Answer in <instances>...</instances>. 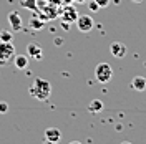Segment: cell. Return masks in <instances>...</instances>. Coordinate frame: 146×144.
I'll use <instances>...</instances> for the list:
<instances>
[{
  "label": "cell",
  "instance_id": "cell-13",
  "mask_svg": "<svg viewBox=\"0 0 146 144\" xmlns=\"http://www.w3.org/2000/svg\"><path fill=\"white\" fill-rule=\"evenodd\" d=\"M20 3H22V7H25V9H28V10H35L36 12V0H22Z\"/></svg>",
  "mask_w": 146,
  "mask_h": 144
},
{
  "label": "cell",
  "instance_id": "cell-15",
  "mask_svg": "<svg viewBox=\"0 0 146 144\" xmlns=\"http://www.w3.org/2000/svg\"><path fill=\"white\" fill-rule=\"evenodd\" d=\"M30 27L33 28V30H42L43 28V22L42 20H38V18H30Z\"/></svg>",
  "mask_w": 146,
  "mask_h": 144
},
{
  "label": "cell",
  "instance_id": "cell-11",
  "mask_svg": "<svg viewBox=\"0 0 146 144\" xmlns=\"http://www.w3.org/2000/svg\"><path fill=\"white\" fill-rule=\"evenodd\" d=\"M131 88L136 91H145L146 90V78L145 76H135L131 80Z\"/></svg>",
  "mask_w": 146,
  "mask_h": 144
},
{
  "label": "cell",
  "instance_id": "cell-14",
  "mask_svg": "<svg viewBox=\"0 0 146 144\" xmlns=\"http://www.w3.org/2000/svg\"><path fill=\"white\" fill-rule=\"evenodd\" d=\"M12 40H13L12 32H9V30H2L0 32V42H12Z\"/></svg>",
  "mask_w": 146,
  "mask_h": 144
},
{
  "label": "cell",
  "instance_id": "cell-12",
  "mask_svg": "<svg viewBox=\"0 0 146 144\" xmlns=\"http://www.w3.org/2000/svg\"><path fill=\"white\" fill-rule=\"evenodd\" d=\"M101 109H103V101H101V99H93L90 104H88V111L93 113V114L100 113Z\"/></svg>",
  "mask_w": 146,
  "mask_h": 144
},
{
  "label": "cell",
  "instance_id": "cell-4",
  "mask_svg": "<svg viewBox=\"0 0 146 144\" xmlns=\"http://www.w3.org/2000/svg\"><path fill=\"white\" fill-rule=\"evenodd\" d=\"M58 15H60V18H62V22H66V23H75V20H76V17H78V12L75 10V7H72V5L68 3V5H65V7L60 9Z\"/></svg>",
  "mask_w": 146,
  "mask_h": 144
},
{
  "label": "cell",
  "instance_id": "cell-17",
  "mask_svg": "<svg viewBox=\"0 0 146 144\" xmlns=\"http://www.w3.org/2000/svg\"><path fill=\"white\" fill-rule=\"evenodd\" d=\"M0 113H2V114L9 113V103H7V101H0Z\"/></svg>",
  "mask_w": 146,
  "mask_h": 144
},
{
  "label": "cell",
  "instance_id": "cell-8",
  "mask_svg": "<svg viewBox=\"0 0 146 144\" xmlns=\"http://www.w3.org/2000/svg\"><path fill=\"white\" fill-rule=\"evenodd\" d=\"M110 53L113 55L115 58H123V56L128 53V48H126L125 43H121V42H115V43L110 45Z\"/></svg>",
  "mask_w": 146,
  "mask_h": 144
},
{
  "label": "cell",
  "instance_id": "cell-10",
  "mask_svg": "<svg viewBox=\"0 0 146 144\" xmlns=\"http://www.w3.org/2000/svg\"><path fill=\"white\" fill-rule=\"evenodd\" d=\"M13 63L17 70H25L28 66V55H15L13 56Z\"/></svg>",
  "mask_w": 146,
  "mask_h": 144
},
{
  "label": "cell",
  "instance_id": "cell-18",
  "mask_svg": "<svg viewBox=\"0 0 146 144\" xmlns=\"http://www.w3.org/2000/svg\"><path fill=\"white\" fill-rule=\"evenodd\" d=\"M98 5H100V9H106L110 3H111V0H95Z\"/></svg>",
  "mask_w": 146,
  "mask_h": 144
},
{
  "label": "cell",
  "instance_id": "cell-6",
  "mask_svg": "<svg viewBox=\"0 0 146 144\" xmlns=\"http://www.w3.org/2000/svg\"><path fill=\"white\" fill-rule=\"evenodd\" d=\"M7 20H9V25L12 27V32H20V30H22V27H23L22 15L18 13L17 10H12V12H9Z\"/></svg>",
  "mask_w": 146,
  "mask_h": 144
},
{
  "label": "cell",
  "instance_id": "cell-5",
  "mask_svg": "<svg viewBox=\"0 0 146 144\" xmlns=\"http://www.w3.org/2000/svg\"><path fill=\"white\" fill-rule=\"evenodd\" d=\"M75 22H76V28L80 32H83V33H88L95 27V22H93V18L90 15H78Z\"/></svg>",
  "mask_w": 146,
  "mask_h": 144
},
{
  "label": "cell",
  "instance_id": "cell-21",
  "mask_svg": "<svg viewBox=\"0 0 146 144\" xmlns=\"http://www.w3.org/2000/svg\"><path fill=\"white\" fill-rule=\"evenodd\" d=\"M133 2H136V3H141V2H143V0H133Z\"/></svg>",
  "mask_w": 146,
  "mask_h": 144
},
{
  "label": "cell",
  "instance_id": "cell-7",
  "mask_svg": "<svg viewBox=\"0 0 146 144\" xmlns=\"http://www.w3.org/2000/svg\"><path fill=\"white\" fill-rule=\"evenodd\" d=\"M27 55L28 58H33V60H42L43 58V46L36 42H30L27 45Z\"/></svg>",
  "mask_w": 146,
  "mask_h": 144
},
{
  "label": "cell",
  "instance_id": "cell-2",
  "mask_svg": "<svg viewBox=\"0 0 146 144\" xmlns=\"http://www.w3.org/2000/svg\"><path fill=\"white\" fill-rule=\"evenodd\" d=\"M15 56V46L12 42H0V66L9 65V61Z\"/></svg>",
  "mask_w": 146,
  "mask_h": 144
},
{
  "label": "cell",
  "instance_id": "cell-16",
  "mask_svg": "<svg viewBox=\"0 0 146 144\" xmlns=\"http://www.w3.org/2000/svg\"><path fill=\"white\" fill-rule=\"evenodd\" d=\"M88 9H90V12H98L100 10V5L95 0H88Z\"/></svg>",
  "mask_w": 146,
  "mask_h": 144
},
{
  "label": "cell",
  "instance_id": "cell-3",
  "mask_svg": "<svg viewBox=\"0 0 146 144\" xmlns=\"http://www.w3.org/2000/svg\"><path fill=\"white\" fill-rule=\"evenodd\" d=\"M95 78L100 83H108L113 78V68H111V65H108V63L96 65V68H95Z\"/></svg>",
  "mask_w": 146,
  "mask_h": 144
},
{
  "label": "cell",
  "instance_id": "cell-20",
  "mask_svg": "<svg viewBox=\"0 0 146 144\" xmlns=\"http://www.w3.org/2000/svg\"><path fill=\"white\" fill-rule=\"evenodd\" d=\"M76 2H78V3H86L88 0H76Z\"/></svg>",
  "mask_w": 146,
  "mask_h": 144
},
{
  "label": "cell",
  "instance_id": "cell-1",
  "mask_svg": "<svg viewBox=\"0 0 146 144\" xmlns=\"http://www.w3.org/2000/svg\"><path fill=\"white\" fill-rule=\"evenodd\" d=\"M50 94H52V85L46 80L36 76L32 83V86H30V96L38 99V101H46L50 98Z\"/></svg>",
  "mask_w": 146,
  "mask_h": 144
},
{
  "label": "cell",
  "instance_id": "cell-19",
  "mask_svg": "<svg viewBox=\"0 0 146 144\" xmlns=\"http://www.w3.org/2000/svg\"><path fill=\"white\" fill-rule=\"evenodd\" d=\"M50 3H53V5H60L62 3V0H48Z\"/></svg>",
  "mask_w": 146,
  "mask_h": 144
},
{
  "label": "cell",
  "instance_id": "cell-9",
  "mask_svg": "<svg viewBox=\"0 0 146 144\" xmlns=\"http://www.w3.org/2000/svg\"><path fill=\"white\" fill-rule=\"evenodd\" d=\"M62 139V131L58 127H46L45 129V141L46 143H58Z\"/></svg>",
  "mask_w": 146,
  "mask_h": 144
}]
</instances>
